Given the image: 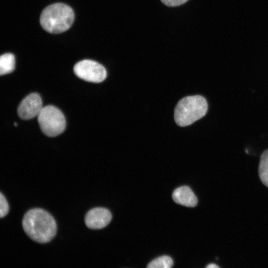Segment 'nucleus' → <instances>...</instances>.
<instances>
[{"label": "nucleus", "mask_w": 268, "mask_h": 268, "mask_svg": "<svg viewBox=\"0 0 268 268\" xmlns=\"http://www.w3.org/2000/svg\"><path fill=\"white\" fill-rule=\"evenodd\" d=\"M14 126L16 127L17 126V124L16 123H14Z\"/></svg>", "instance_id": "obj_15"}, {"label": "nucleus", "mask_w": 268, "mask_h": 268, "mask_svg": "<svg viewBox=\"0 0 268 268\" xmlns=\"http://www.w3.org/2000/svg\"><path fill=\"white\" fill-rule=\"evenodd\" d=\"M22 224L27 235L38 243H48L56 234L57 224L55 219L48 212L42 208L29 210L24 214Z\"/></svg>", "instance_id": "obj_1"}, {"label": "nucleus", "mask_w": 268, "mask_h": 268, "mask_svg": "<svg viewBox=\"0 0 268 268\" xmlns=\"http://www.w3.org/2000/svg\"><path fill=\"white\" fill-rule=\"evenodd\" d=\"M259 175L261 182L268 187V149L264 151L261 156Z\"/></svg>", "instance_id": "obj_10"}, {"label": "nucleus", "mask_w": 268, "mask_h": 268, "mask_svg": "<svg viewBox=\"0 0 268 268\" xmlns=\"http://www.w3.org/2000/svg\"><path fill=\"white\" fill-rule=\"evenodd\" d=\"M206 268H219V267L215 264H210L207 265Z\"/></svg>", "instance_id": "obj_14"}, {"label": "nucleus", "mask_w": 268, "mask_h": 268, "mask_svg": "<svg viewBox=\"0 0 268 268\" xmlns=\"http://www.w3.org/2000/svg\"><path fill=\"white\" fill-rule=\"evenodd\" d=\"M15 61L14 55L6 53L0 57V74L1 75L12 72L15 68Z\"/></svg>", "instance_id": "obj_9"}, {"label": "nucleus", "mask_w": 268, "mask_h": 268, "mask_svg": "<svg viewBox=\"0 0 268 268\" xmlns=\"http://www.w3.org/2000/svg\"><path fill=\"white\" fill-rule=\"evenodd\" d=\"M206 99L201 95L185 97L177 103L174 111V119L181 127L190 125L204 117L207 111Z\"/></svg>", "instance_id": "obj_3"}, {"label": "nucleus", "mask_w": 268, "mask_h": 268, "mask_svg": "<svg viewBox=\"0 0 268 268\" xmlns=\"http://www.w3.org/2000/svg\"><path fill=\"white\" fill-rule=\"evenodd\" d=\"M9 211L8 202L1 193L0 194V216L1 218L5 216Z\"/></svg>", "instance_id": "obj_12"}, {"label": "nucleus", "mask_w": 268, "mask_h": 268, "mask_svg": "<svg viewBox=\"0 0 268 268\" xmlns=\"http://www.w3.org/2000/svg\"><path fill=\"white\" fill-rule=\"evenodd\" d=\"M43 107L40 95L32 93L21 101L17 108V114L23 120H30L38 116Z\"/></svg>", "instance_id": "obj_6"}, {"label": "nucleus", "mask_w": 268, "mask_h": 268, "mask_svg": "<svg viewBox=\"0 0 268 268\" xmlns=\"http://www.w3.org/2000/svg\"><path fill=\"white\" fill-rule=\"evenodd\" d=\"M37 119L42 132L50 137L61 134L66 129V122L64 114L53 105L43 107Z\"/></svg>", "instance_id": "obj_4"}, {"label": "nucleus", "mask_w": 268, "mask_h": 268, "mask_svg": "<svg viewBox=\"0 0 268 268\" xmlns=\"http://www.w3.org/2000/svg\"><path fill=\"white\" fill-rule=\"evenodd\" d=\"M165 5L169 6H177L182 5L189 0H160Z\"/></svg>", "instance_id": "obj_13"}, {"label": "nucleus", "mask_w": 268, "mask_h": 268, "mask_svg": "<svg viewBox=\"0 0 268 268\" xmlns=\"http://www.w3.org/2000/svg\"><path fill=\"white\" fill-rule=\"evenodd\" d=\"M172 198L176 203L187 207H194L198 203L196 196L188 186H181L175 189Z\"/></svg>", "instance_id": "obj_8"}, {"label": "nucleus", "mask_w": 268, "mask_h": 268, "mask_svg": "<svg viewBox=\"0 0 268 268\" xmlns=\"http://www.w3.org/2000/svg\"><path fill=\"white\" fill-rule=\"evenodd\" d=\"M112 219V214L104 207H95L89 210L85 217V223L91 229H100L107 226Z\"/></svg>", "instance_id": "obj_7"}, {"label": "nucleus", "mask_w": 268, "mask_h": 268, "mask_svg": "<svg viewBox=\"0 0 268 268\" xmlns=\"http://www.w3.org/2000/svg\"><path fill=\"white\" fill-rule=\"evenodd\" d=\"M74 19V12L69 6L63 3H56L43 10L40 22L46 31L58 34L68 30L72 24Z\"/></svg>", "instance_id": "obj_2"}, {"label": "nucleus", "mask_w": 268, "mask_h": 268, "mask_svg": "<svg viewBox=\"0 0 268 268\" xmlns=\"http://www.w3.org/2000/svg\"><path fill=\"white\" fill-rule=\"evenodd\" d=\"M73 71L79 78L91 82H101L107 76L105 68L99 63L91 60L78 62L74 65Z\"/></svg>", "instance_id": "obj_5"}, {"label": "nucleus", "mask_w": 268, "mask_h": 268, "mask_svg": "<svg viewBox=\"0 0 268 268\" xmlns=\"http://www.w3.org/2000/svg\"><path fill=\"white\" fill-rule=\"evenodd\" d=\"M172 259L168 256H162L158 257L151 262L147 266L148 268H170L172 267Z\"/></svg>", "instance_id": "obj_11"}]
</instances>
